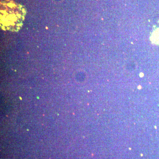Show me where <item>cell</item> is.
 <instances>
[{"label": "cell", "instance_id": "1", "mask_svg": "<svg viewBox=\"0 0 159 159\" xmlns=\"http://www.w3.org/2000/svg\"><path fill=\"white\" fill-rule=\"evenodd\" d=\"M25 15V9L20 5L12 2L1 3V28L6 31H18L22 26Z\"/></svg>", "mask_w": 159, "mask_h": 159}]
</instances>
